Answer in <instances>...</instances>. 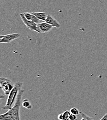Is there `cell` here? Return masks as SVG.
I'll list each match as a JSON object with an SVG mask.
<instances>
[{"mask_svg": "<svg viewBox=\"0 0 107 120\" xmlns=\"http://www.w3.org/2000/svg\"><path fill=\"white\" fill-rule=\"evenodd\" d=\"M20 16L21 18L22 21H23L24 23L25 24L26 26L31 30L35 31L38 33H41V31L39 30L38 24L35 23L32 20H28L25 16L24 13H20Z\"/></svg>", "mask_w": 107, "mask_h": 120, "instance_id": "277c9868", "label": "cell"}, {"mask_svg": "<svg viewBox=\"0 0 107 120\" xmlns=\"http://www.w3.org/2000/svg\"><path fill=\"white\" fill-rule=\"evenodd\" d=\"M71 112L69 111L66 110L63 113V119L62 120H69V116Z\"/></svg>", "mask_w": 107, "mask_h": 120, "instance_id": "30bf717a", "label": "cell"}, {"mask_svg": "<svg viewBox=\"0 0 107 120\" xmlns=\"http://www.w3.org/2000/svg\"><path fill=\"white\" fill-rule=\"evenodd\" d=\"M77 116L76 115H74L73 114H71L69 116V120H77Z\"/></svg>", "mask_w": 107, "mask_h": 120, "instance_id": "5bb4252c", "label": "cell"}, {"mask_svg": "<svg viewBox=\"0 0 107 120\" xmlns=\"http://www.w3.org/2000/svg\"></svg>", "mask_w": 107, "mask_h": 120, "instance_id": "e0dca14e", "label": "cell"}, {"mask_svg": "<svg viewBox=\"0 0 107 120\" xmlns=\"http://www.w3.org/2000/svg\"><path fill=\"white\" fill-rule=\"evenodd\" d=\"M22 86L23 84L21 82H17L14 84L13 89L8 95L6 105L1 107L2 110H9L13 107L15 103L18 95L21 90Z\"/></svg>", "mask_w": 107, "mask_h": 120, "instance_id": "7a4b0ae2", "label": "cell"}, {"mask_svg": "<svg viewBox=\"0 0 107 120\" xmlns=\"http://www.w3.org/2000/svg\"><path fill=\"white\" fill-rule=\"evenodd\" d=\"M20 35L18 33L9 34L6 35L0 36V43L8 44L13 41L14 40L18 38Z\"/></svg>", "mask_w": 107, "mask_h": 120, "instance_id": "5b68a950", "label": "cell"}, {"mask_svg": "<svg viewBox=\"0 0 107 120\" xmlns=\"http://www.w3.org/2000/svg\"><path fill=\"white\" fill-rule=\"evenodd\" d=\"M45 22L53 27H55L56 28H60L61 27V24L59 22L50 15H47Z\"/></svg>", "mask_w": 107, "mask_h": 120, "instance_id": "52a82bcc", "label": "cell"}, {"mask_svg": "<svg viewBox=\"0 0 107 120\" xmlns=\"http://www.w3.org/2000/svg\"><path fill=\"white\" fill-rule=\"evenodd\" d=\"M22 105L24 108L28 109H30L32 108V106L31 105L30 101L27 99H25L23 100Z\"/></svg>", "mask_w": 107, "mask_h": 120, "instance_id": "9c48e42d", "label": "cell"}, {"mask_svg": "<svg viewBox=\"0 0 107 120\" xmlns=\"http://www.w3.org/2000/svg\"><path fill=\"white\" fill-rule=\"evenodd\" d=\"M99 120H107V113L104 115V116Z\"/></svg>", "mask_w": 107, "mask_h": 120, "instance_id": "2e32d148", "label": "cell"}, {"mask_svg": "<svg viewBox=\"0 0 107 120\" xmlns=\"http://www.w3.org/2000/svg\"><path fill=\"white\" fill-rule=\"evenodd\" d=\"M38 26L41 33H47L50 31L52 28L53 26L47 23L46 22H42L38 24Z\"/></svg>", "mask_w": 107, "mask_h": 120, "instance_id": "8992f818", "label": "cell"}, {"mask_svg": "<svg viewBox=\"0 0 107 120\" xmlns=\"http://www.w3.org/2000/svg\"><path fill=\"white\" fill-rule=\"evenodd\" d=\"M70 111V112L71 114H73L76 116H77L80 114V112H79L78 109L76 107L72 108V109H71Z\"/></svg>", "mask_w": 107, "mask_h": 120, "instance_id": "8fae6325", "label": "cell"}, {"mask_svg": "<svg viewBox=\"0 0 107 120\" xmlns=\"http://www.w3.org/2000/svg\"><path fill=\"white\" fill-rule=\"evenodd\" d=\"M32 15L36 16L39 19H40L41 21H45L46 18L47 17V15L45 12H32L31 13Z\"/></svg>", "mask_w": 107, "mask_h": 120, "instance_id": "ba28073f", "label": "cell"}, {"mask_svg": "<svg viewBox=\"0 0 107 120\" xmlns=\"http://www.w3.org/2000/svg\"><path fill=\"white\" fill-rule=\"evenodd\" d=\"M58 119L59 120H62L63 119V113L60 114L58 115Z\"/></svg>", "mask_w": 107, "mask_h": 120, "instance_id": "9a60e30c", "label": "cell"}, {"mask_svg": "<svg viewBox=\"0 0 107 120\" xmlns=\"http://www.w3.org/2000/svg\"><path fill=\"white\" fill-rule=\"evenodd\" d=\"M24 14V15L25 16V17L29 20H31V16H32V14L31 13H25Z\"/></svg>", "mask_w": 107, "mask_h": 120, "instance_id": "4fadbf2b", "label": "cell"}, {"mask_svg": "<svg viewBox=\"0 0 107 120\" xmlns=\"http://www.w3.org/2000/svg\"><path fill=\"white\" fill-rule=\"evenodd\" d=\"M31 20H32V21H33L34 22H35V23L37 24L40 23V22L41 21V20L40 19H39L36 16L33 15L32 14V16H31Z\"/></svg>", "mask_w": 107, "mask_h": 120, "instance_id": "7c38bea8", "label": "cell"}, {"mask_svg": "<svg viewBox=\"0 0 107 120\" xmlns=\"http://www.w3.org/2000/svg\"><path fill=\"white\" fill-rule=\"evenodd\" d=\"M0 86L5 95H8L14 87L10 79L3 77L0 78Z\"/></svg>", "mask_w": 107, "mask_h": 120, "instance_id": "3957f363", "label": "cell"}, {"mask_svg": "<svg viewBox=\"0 0 107 120\" xmlns=\"http://www.w3.org/2000/svg\"><path fill=\"white\" fill-rule=\"evenodd\" d=\"M25 90L21 89L20 90L14 105L7 112L0 115V120H20V106L22 96Z\"/></svg>", "mask_w": 107, "mask_h": 120, "instance_id": "6da1fadb", "label": "cell"}]
</instances>
